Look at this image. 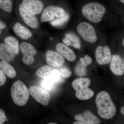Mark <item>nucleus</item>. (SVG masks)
Masks as SVG:
<instances>
[{
	"mask_svg": "<svg viewBox=\"0 0 124 124\" xmlns=\"http://www.w3.org/2000/svg\"><path fill=\"white\" fill-rule=\"evenodd\" d=\"M91 81L88 78H80L74 80L72 82V86L76 91H80L89 88Z\"/></svg>",
	"mask_w": 124,
	"mask_h": 124,
	"instance_id": "obj_20",
	"label": "nucleus"
},
{
	"mask_svg": "<svg viewBox=\"0 0 124 124\" xmlns=\"http://www.w3.org/2000/svg\"><path fill=\"white\" fill-rule=\"evenodd\" d=\"M0 40L8 45L13 50L16 55L19 54L20 51V43L16 37L11 35H6Z\"/></svg>",
	"mask_w": 124,
	"mask_h": 124,
	"instance_id": "obj_17",
	"label": "nucleus"
},
{
	"mask_svg": "<svg viewBox=\"0 0 124 124\" xmlns=\"http://www.w3.org/2000/svg\"><path fill=\"white\" fill-rule=\"evenodd\" d=\"M106 11V8L101 4L91 2L83 6L82 13L85 17L91 22L98 23L101 21Z\"/></svg>",
	"mask_w": 124,
	"mask_h": 124,
	"instance_id": "obj_2",
	"label": "nucleus"
},
{
	"mask_svg": "<svg viewBox=\"0 0 124 124\" xmlns=\"http://www.w3.org/2000/svg\"><path fill=\"white\" fill-rule=\"evenodd\" d=\"M12 29L16 35L23 40H29L33 37V34L31 30L19 21H16L13 23Z\"/></svg>",
	"mask_w": 124,
	"mask_h": 124,
	"instance_id": "obj_9",
	"label": "nucleus"
},
{
	"mask_svg": "<svg viewBox=\"0 0 124 124\" xmlns=\"http://www.w3.org/2000/svg\"><path fill=\"white\" fill-rule=\"evenodd\" d=\"M55 49L57 52L68 61L73 62L76 59V56L73 50L63 43H58L56 45Z\"/></svg>",
	"mask_w": 124,
	"mask_h": 124,
	"instance_id": "obj_16",
	"label": "nucleus"
},
{
	"mask_svg": "<svg viewBox=\"0 0 124 124\" xmlns=\"http://www.w3.org/2000/svg\"><path fill=\"white\" fill-rule=\"evenodd\" d=\"M46 62L49 66L54 68L60 67L64 64V58L57 52L49 50L45 54Z\"/></svg>",
	"mask_w": 124,
	"mask_h": 124,
	"instance_id": "obj_12",
	"label": "nucleus"
},
{
	"mask_svg": "<svg viewBox=\"0 0 124 124\" xmlns=\"http://www.w3.org/2000/svg\"><path fill=\"white\" fill-rule=\"evenodd\" d=\"M54 84V83L51 81L44 79L41 82L40 85L45 90L50 91L53 87Z\"/></svg>",
	"mask_w": 124,
	"mask_h": 124,
	"instance_id": "obj_27",
	"label": "nucleus"
},
{
	"mask_svg": "<svg viewBox=\"0 0 124 124\" xmlns=\"http://www.w3.org/2000/svg\"><path fill=\"white\" fill-rule=\"evenodd\" d=\"M28 90L29 93L39 103L45 106L49 104L51 95L48 91L36 85L30 86Z\"/></svg>",
	"mask_w": 124,
	"mask_h": 124,
	"instance_id": "obj_8",
	"label": "nucleus"
},
{
	"mask_svg": "<svg viewBox=\"0 0 124 124\" xmlns=\"http://www.w3.org/2000/svg\"><path fill=\"white\" fill-rule=\"evenodd\" d=\"M57 70L60 73V76L64 78H69L71 75V72L67 68L61 67L58 68Z\"/></svg>",
	"mask_w": 124,
	"mask_h": 124,
	"instance_id": "obj_26",
	"label": "nucleus"
},
{
	"mask_svg": "<svg viewBox=\"0 0 124 124\" xmlns=\"http://www.w3.org/2000/svg\"><path fill=\"white\" fill-rule=\"evenodd\" d=\"M65 14V10L62 7L51 5L44 9L40 15V22L41 23L50 22L55 18L63 17Z\"/></svg>",
	"mask_w": 124,
	"mask_h": 124,
	"instance_id": "obj_5",
	"label": "nucleus"
},
{
	"mask_svg": "<svg viewBox=\"0 0 124 124\" xmlns=\"http://www.w3.org/2000/svg\"><path fill=\"white\" fill-rule=\"evenodd\" d=\"M119 1L121 2L122 3H123V4H124V0H119Z\"/></svg>",
	"mask_w": 124,
	"mask_h": 124,
	"instance_id": "obj_37",
	"label": "nucleus"
},
{
	"mask_svg": "<svg viewBox=\"0 0 124 124\" xmlns=\"http://www.w3.org/2000/svg\"><path fill=\"white\" fill-rule=\"evenodd\" d=\"M13 9V3L11 0H4L0 8V17L3 15L10 14Z\"/></svg>",
	"mask_w": 124,
	"mask_h": 124,
	"instance_id": "obj_22",
	"label": "nucleus"
},
{
	"mask_svg": "<svg viewBox=\"0 0 124 124\" xmlns=\"http://www.w3.org/2000/svg\"><path fill=\"white\" fill-rule=\"evenodd\" d=\"M7 119L5 112L2 109L0 108V124H4L6 121L8 122Z\"/></svg>",
	"mask_w": 124,
	"mask_h": 124,
	"instance_id": "obj_31",
	"label": "nucleus"
},
{
	"mask_svg": "<svg viewBox=\"0 0 124 124\" xmlns=\"http://www.w3.org/2000/svg\"><path fill=\"white\" fill-rule=\"evenodd\" d=\"M78 32L83 39L91 43H95L97 39L94 27L89 23L82 22L77 28Z\"/></svg>",
	"mask_w": 124,
	"mask_h": 124,
	"instance_id": "obj_6",
	"label": "nucleus"
},
{
	"mask_svg": "<svg viewBox=\"0 0 124 124\" xmlns=\"http://www.w3.org/2000/svg\"><path fill=\"white\" fill-rule=\"evenodd\" d=\"M18 14L22 23L30 29L37 30L40 28V22L37 16L34 15L27 10L22 3L19 5Z\"/></svg>",
	"mask_w": 124,
	"mask_h": 124,
	"instance_id": "obj_4",
	"label": "nucleus"
},
{
	"mask_svg": "<svg viewBox=\"0 0 124 124\" xmlns=\"http://www.w3.org/2000/svg\"><path fill=\"white\" fill-rule=\"evenodd\" d=\"M3 1H4V0H0V8L2 6Z\"/></svg>",
	"mask_w": 124,
	"mask_h": 124,
	"instance_id": "obj_36",
	"label": "nucleus"
},
{
	"mask_svg": "<svg viewBox=\"0 0 124 124\" xmlns=\"http://www.w3.org/2000/svg\"><path fill=\"white\" fill-rule=\"evenodd\" d=\"M22 60L24 64L26 65H31L34 63L35 61V59L34 56L23 55Z\"/></svg>",
	"mask_w": 124,
	"mask_h": 124,
	"instance_id": "obj_29",
	"label": "nucleus"
},
{
	"mask_svg": "<svg viewBox=\"0 0 124 124\" xmlns=\"http://www.w3.org/2000/svg\"><path fill=\"white\" fill-rule=\"evenodd\" d=\"M20 51L23 55L35 57L37 54V51L35 46L31 43L23 41L20 43Z\"/></svg>",
	"mask_w": 124,
	"mask_h": 124,
	"instance_id": "obj_18",
	"label": "nucleus"
},
{
	"mask_svg": "<svg viewBox=\"0 0 124 124\" xmlns=\"http://www.w3.org/2000/svg\"><path fill=\"white\" fill-rule=\"evenodd\" d=\"M11 94L13 101L19 106H23L28 101L29 93L26 85L21 81H16L11 86Z\"/></svg>",
	"mask_w": 124,
	"mask_h": 124,
	"instance_id": "obj_3",
	"label": "nucleus"
},
{
	"mask_svg": "<svg viewBox=\"0 0 124 124\" xmlns=\"http://www.w3.org/2000/svg\"><path fill=\"white\" fill-rule=\"evenodd\" d=\"M36 75L43 79L54 83L58 82L61 77L57 69L49 65H45L40 67L37 71Z\"/></svg>",
	"mask_w": 124,
	"mask_h": 124,
	"instance_id": "obj_7",
	"label": "nucleus"
},
{
	"mask_svg": "<svg viewBox=\"0 0 124 124\" xmlns=\"http://www.w3.org/2000/svg\"><path fill=\"white\" fill-rule=\"evenodd\" d=\"M95 57L97 62L100 65L108 64L112 57L110 49L108 46H98L95 50Z\"/></svg>",
	"mask_w": 124,
	"mask_h": 124,
	"instance_id": "obj_10",
	"label": "nucleus"
},
{
	"mask_svg": "<svg viewBox=\"0 0 124 124\" xmlns=\"http://www.w3.org/2000/svg\"><path fill=\"white\" fill-rule=\"evenodd\" d=\"M0 68L7 77L14 78L16 77L17 75L16 71L9 62L0 60Z\"/></svg>",
	"mask_w": 124,
	"mask_h": 124,
	"instance_id": "obj_19",
	"label": "nucleus"
},
{
	"mask_svg": "<svg viewBox=\"0 0 124 124\" xmlns=\"http://www.w3.org/2000/svg\"><path fill=\"white\" fill-rule=\"evenodd\" d=\"M73 124H86L85 122H82V121H76V122H74L73 123Z\"/></svg>",
	"mask_w": 124,
	"mask_h": 124,
	"instance_id": "obj_34",
	"label": "nucleus"
},
{
	"mask_svg": "<svg viewBox=\"0 0 124 124\" xmlns=\"http://www.w3.org/2000/svg\"><path fill=\"white\" fill-rule=\"evenodd\" d=\"M80 61L81 64L86 67L91 64L93 62L91 57L87 55H85L84 57L80 58Z\"/></svg>",
	"mask_w": 124,
	"mask_h": 124,
	"instance_id": "obj_30",
	"label": "nucleus"
},
{
	"mask_svg": "<svg viewBox=\"0 0 124 124\" xmlns=\"http://www.w3.org/2000/svg\"><path fill=\"white\" fill-rule=\"evenodd\" d=\"M76 97L80 100H86L93 97L94 95L93 91L89 88L84 89L80 91H76Z\"/></svg>",
	"mask_w": 124,
	"mask_h": 124,
	"instance_id": "obj_21",
	"label": "nucleus"
},
{
	"mask_svg": "<svg viewBox=\"0 0 124 124\" xmlns=\"http://www.w3.org/2000/svg\"><path fill=\"white\" fill-rule=\"evenodd\" d=\"M110 62V68L113 74L118 76L124 75V60L120 55L117 54L112 55Z\"/></svg>",
	"mask_w": 124,
	"mask_h": 124,
	"instance_id": "obj_13",
	"label": "nucleus"
},
{
	"mask_svg": "<svg viewBox=\"0 0 124 124\" xmlns=\"http://www.w3.org/2000/svg\"><path fill=\"white\" fill-rule=\"evenodd\" d=\"M23 7L34 15H40L44 9V5L41 0H23Z\"/></svg>",
	"mask_w": 124,
	"mask_h": 124,
	"instance_id": "obj_11",
	"label": "nucleus"
},
{
	"mask_svg": "<svg viewBox=\"0 0 124 124\" xmlns=\"http://www.w3.org/2000/svg\"><path fill=\"white\" fill-rule=\"evenodd\" d=\"M69 15L68 13H66L64 16L61 17L55 18L50 22L51 25L54 27L62 26L67 22L69 20Z\"/></svg>",
	"mask_w": 124,
	"mask_h": 124,
	"instance_id": "obj_23",
	"label": "nucleus"
},
{
	"mask_svg": "<svg viewBox=\"0 0 124 124\" xmlns=\"http://www.w3.org/2000/svg\"><path fill=\"white\" fill-rule=\"evenodd\" d=\"M122 44H123V46H124V39H123L122 40Z\"/></svg>",
	"mask_w": 124,
	"mask_h": 124,
	"instance_id": "obj_39",
	"label": "nucleus"
},
{
	"mask_svg": "<svg viewBox=\"0 0 124 124\" xmlns=\"http://www.w3.org/2000/svg\"><path fill=\"white\" fill-rule=\"evenodd\" d=\"M49 124H56L57 123H54V122H50V123H49Z\"/></svg>",
	"mask_w": 124,
	"mask_h": 124,
	"instance_id": "obj_38",
	"label": "nucleus"
},
{
	"mask_svg": "<svg viewBox=\"0 0 124 124\" xmlns=\"http://www.w3.org/2000/svg\"><path fill=\"white\" fill-rule=\"evenodd\" d=\"M87 67L79 63L75 68V72L77 75L83 76L86 75L87 73Z\"/></svg>",
	"mask_w": 124,
	"mask_h": 124,
	"instance_id": "obj_25",
	"label": "nucleus"
},
{
	"mask_svg": "<svg viewBox=\"0 0 124 124\" xmlns=\"http://www.w3.org/2000/svg\"><path fill=\"white\" fill-rule=\"evenodd\" d=\"M120 112L122 115H124V107H123L121 108L120 110Z\"/></svg>",
	"mask_w": 124,
	"mask_h": 124,
	"instance_id": "obj_35",
	"label": "nucleus"
},
{
	"mask_svg": "<svg viewBox=\"0 0 124 124\" xmlns=\"http://www.w3.org/2000/svg\"><path fill=\"white\" fill-rule=\"evenodd\" d=\"M95 103L98 113L103 119H110L115 115L116 108L108 92L103 91L99 93L95 98Z\"/></svg>",
	"mask_w": 124,
	"mask_h": 124,
	"instance_id": "obj_1",
	"label": "nucleus"
},
{
	"mask_svg": "<svg viewBox=\"0 0 124 124\" xmlns=\"http://www.w3.org/2000/svg\"><path fill=\"white\" fill-rule=\"evenodd\" d=\"M75 119L85 122L86 124H99L101 123L100 119L90 111L86 110L82 113L76 115Z\"/></svg>",
	"mask_w": 124,
	"mask_h": 124,
	"instance_id": "obj_15",
	"label": "nucleus"
},
{
	"mask_svg": "<svg viewBox=\"0 0 124 124\" xmlns=\"http://www.w3.org/2000/svg\"><path fill=\"white\" fill-rule=\"evenodd\" d=\"M7 29V25L6 23L0 19V40L6 35L5 33Z\"/></svg>",
	"mask_w": 124,
	"mask_h": 124,
	"instance_id": "obj_28",
	"label": "nucleus"
},
{
	"mask_svg": "<svg viewBox=\"0 0 124 124\" xmlns=\"http://www.w3.org/2000/svg\"><path fill=\"white\" fill-rule=\"evenodd\" d=\"M62 42L63 44L66 45L67 46H71V42L67 38H63L62 39Z\"/></svg>",
	"mask_w": 124,
	"mask_h": 124,
	"instance_id": "obj_33",
	"label": "nucleus"
},
{
	"mask_svg": "<svg viewBox=\"0 0 124 124\" xmlns=\"http://www.w3.org/2000/svg\"><path fill=\"white\" fill-rule=\"evenodd\" d=\"M6 81V76L0 68V87L4 85Z\"/></svg>",
	"mask_w": 124,
	"mask_h": 124,
	"instance_id": "obj_32",
	"label": "nucleus"
},
{
	"mask_svg": "<svg viewBox=\"0 0 124 124\" xmlns=\"http://www.w3.org/2000/svg\"><path fill=\"white\" fill-rule=\"evenodd\" d=\"M16 54L7 44L0 40V60L13 62L16 57Z\"/></svg>",
	"mask_w": 124,
	"mask_h": 124,
	"instance_id": "obj_14",
	"label": "nucleus"
},
{
	"mask_svg": "<svg viewBox=\"0 0 124 124\" xmlns=\"http://www.w3.org/2000/svg\"><path fill=\"white\" fill-rule=\"evenodd\" d=\"M66 38H68L71 42V45L78 49L81 48V43L79 39L74 33H67L65 35Z\"/></svg>",
	"mask_w": 124,
	"mask_h": 124,
	"instance_id": "obj_24",
	"label": "nucleus"
}]
</instances>
